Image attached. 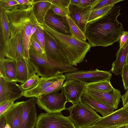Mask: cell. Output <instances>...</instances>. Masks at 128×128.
<instances>
[{
	"label": "cell",
	"instance_id": "cell-45",
	"mask_svg": "<svg viewBox=\"0 0 128 128\" xmlns=\"http://www.w3.org/2000/svg\"><path fill=\"white\" fill-rule=\"evenodd\" d=\"M70 4L72 5L78 6V0H70Z\"/></svg>",
	"mask_w": 128,
	"mask_h": 128
},
{
	"label": "cell",
	"instance_id": "cell-22",
	"mask_svg": "<svg viewBox=\"0 0 128 128\" xmlns=\"http://www.w3.org/2000/svg\"><path fill=\"white\" fill-rule=\"evenodd\" d=\"M82 97V102L95 110L96 112L100 113L103 117H105L114 111V108L106 106L84 92Z\"/></svg>",
	"mask_w": 128,
	"mask_h": 128
},
{
	"label": "cell",
	"instance_id": "cell-46",
	"mask_svg": "<svg viewBox=\"0 0 128 128\" xmlns=\"http://www.w3.org/2000/svg\"><path fill=\"white\" fill-rule=\"evenodd\" d=\"M118 128H128V125H125L124 126H120Z\"/></svg>",
	"mask_w": 128,
	"mask_h": 128
},
{
	"label": "cell",
	"instance_id": "cell-26",
	"mask_svg": "<svg viewBox=\"0 0 128 128\" xmlns=\"http://www.w3.org/2000/svg\"><path fill=\"white\" fill-rule=\"evenodd\" d=\"M86 84V88L97 91L109 92L114 88L110 81H104Z\"/></svg>",
	"mask_w": 128,
	"mask_h": 128
},
{
	"label": "cell",
	"instance_id": "cell-8",
	"mask_svg": "<svg viewBox=\"0 0 128 128\" xmlns=\"http://www.w3.org/2000/svg\"><path fill=\"white\" fill-rule=\"evenodd\" d=\"M36 128H76L68 117L61 112L42 113L38 116Z\"/></svg>",
	"mask_w": 128,
	"mask_h": 128
},
{
	"label": "cell",
	"instance_id": "cell-30",
	"mask_svg": "<svg viewBox=\"0 0 128 128\" xmlns=\"http://www.w3.org/2000/svg\"><path fill=\"white\" fill-rule=\"evenodd\" d=\"M33 35L43 52L45 53V39L44 31L40 25L37 26Z\"/></svg>",
	"mask_w": 128,
	"mask_h": 128
},
{
	"label": "cell",
	"instance_id": "cell-6",
	"mask_svg": "<svg viewBox=\"0 0 128 128\" xmlns=\"http://www.w3.org/2000/svg\"><path fill=\"white\" fill-rule=\"evenodd\" d=\"M36 98L38 107L46 112H61L66 109L65 106L68 101L62 86L49 93L40 95Z\"/></svg>",
	"mask_w": 128,
	"mask_h": 128
},
{
	"label": "cell",
	"instance_id": "cell-48",
	"mask_svg": "<svg viewBox=\"0 0 128 128\" xmlns=\"http://www.w3.org/2000/svg\"><path fill=\"white\" fill-rule=\"evenodd\" d=\"M126 64H128V53L126 57Z\"/></svg>",
	"mask_w": 128,
	"mask_h": 128
},
{
	"label": "cell",
	"instance_id": "cell-34",
	"mask_svg": "<svg viewBox=\"0 0 128 128\" xmlns=\"http://www.w3.org/2000/svg\"><path fill=\"white\" fill-rule=\"evenodd\" d=\"M122 0H99L92 8V10L98 9L111 4H115L117 3L123 1Z\"/></svg>",
	"mask_w": 128,
	"mask_h": 128
},
{
	"label": "cell",
	"instance_id": "cell-10",
	"mask_svg": "<svg viewBox=\"0 0 128 128\" xmlns=\"http://www.w3.org/2000/svg\"><path fill=\"white\" fill-rule=\"evenodd\" d=\"M24 92L16 82L10 81L0 76V104L8 100L21 98Z\"/></svg>",
	"mask_w": 128,
	"mask_h": 128
},
{
	"label": "cell",
	"instance_id": "cell-21",
	"mask_svg": "<svg viewBox=\"0 0 128 128\" xmlns=\"http://www.w3.org/2000/svg\"><path fill=\"white\" fill-rule=\"evenodd\" d=\"M16 61L5 58L0 59V76L10 81L16 82Z\"/></svg>",
	"mask_w": 128,
	"mask_h": 128
},
{
	"label": "cell",
	"instance_id": "cell-33",
	"mask_svg": "<svg viewBox=\"0 0 128 128\" xmlns=\"http://www.w3.org/2000/svg\"><path fill=\"white\" fill-rule=\"evenodd\" d=\"M52 4L64 10L68 15V8L70 0H47Z\"/></svg>",
	"mask_w": 128,
	"mask_h": 128
},
{
	"label": "cell",
	"instance_id": "cell-24",
	"mask_svg": "<svg viewBox=\"0 0 128 128\" xmlns=\"http://www.w3.org/2000/svg\"><path fill=\"white\" fill-rule=\"evenodd\" d=\"M0 49L4 46L10 37V32L8 24L5 13V10L0 3Z\"/></svg>",
	"mask_w": 128,
	"mask_h": 128
},
{
	"label": "cell",
	"instance_id": "cell-40",
	"mask_svg": "<svg viewBox=\"0 0 128 128\" xmlns=\"http://www.w3.org/2000/svg\"><path fill=\"white\" fill-rule=\"evenodd\" d=\"M31 45L34 49L38 52L41 54L44 53L43 52L39 44L33 34L30 38Z\"/></svg>",
	"mask_w": 128,
	"mask_h": 128
},
{
	"label": "cell",
	"instance_id": "cell-17",
	"mask_svg": "<svg viewBox=\"0 0 128 128\" xmlns=\"http://www.w3.org/2000/svg\"><path fill=\"white\" fill-rule=\"evenodd\" d=\"M66 18L57 15L51 10L48 12L45 18V21L47 25L58 32L72 36Z\"/></svg>",
	"mask_w": 128,
	"mask_h": 128
},
{
	"label": "cell",
	"instance_id": "cell-4",
	"mask_svg": "<svg viewBox=\"0 0 128 128\" xmlns=\"http://www.w3.org/2000/svg\"><path fill=\"white\" fill-rule=\"evenodd\" d=\"M29 55L30 63L36 74L41 77L49 78L60 73L72 72L78 70L74 66L52 63L45 53H39L32 45L29 49Z\"/></svg>",
	"mask_w": 128,
	"mask_h": 128
},
{
	"label": "cell",
	"instance_id": "cell-13",
	"mask_svg": "<svg viewBox=\"0 0 128 128\" xmlns=\"http://www.w3.org/2000/svg\"><path fill=\"white\" fill-rule=\"evenodd\" d=\"M45 53L50 60L57 65H70L69 62L52 39L44 31Z\"/></svg>",
	"mask_w": 128,
	"mask_h": 128
},
{
	"label": "cell",
	"instance_id": "cell-11",
	"mask_svg": "<svg viewBox=\"0 0 128 128\" xmlns=\"http://www.w3.org/2000/svg\"><path fill=\"white\" fill-rule=\"evenodd\" d=\"M37 98H31L24 101L22 116L17 128H34L38 116L36 107Z\"/></svg>",
	"mask_w": 128,
	"mask_h": 128
},
{
	"label": "cell",
	"instance_id": "cell-2",
	"mask_svg": "<svg viewBox=\"0 0 128 128\" xmlns=\"http://www.w3.org/2000/svg\"><path fill=\"white\" fill-rule=\"evenodd\" d=\"M33 0L25 8L4 9L10 31V38L17 34L21 35L24 57L27 60L29 59V49L31 45V30L34 27L40 25L34 12Z\"/></svg>",
	"mask_w": 128,
	"mask_h": 128
},
{
	"label": "cell",
	"instance_id": "cell-20",
	"mask_svg": "<svg viewBox=\"0 0 128 128\" xmlns=\"http://www.w3.org/2000/svg\"><path fill=\"white\" fill-rule=\"evenodd\" d=\"M65 76L60 73L51 77L46 78L42 77L37 85L30 90L24 91L23 96L26 98H37L47 87L60 79Z\"/></svg>",
	"mask_w": 128,
	"mask_h": 128
},
{
	"label": "cell",
	"instance_id": "cell-32",
	"mask_svg": "<svg viewBox=\"0 0 128 128\" xmlns=\"http://www.w3.org/2000/svg\"><path fill=\"white\" fill-rule=\"evenodd\" d=\"M66 79L65 76L56 81L47 87L40 95L49 93L61 88L64 82Z\"/></svg>",
	"mask_w": 128,
	"mask_h": 128
},
{
	"label": "cell",
	"instance_id": "cell-29",
	"mask_svg": "<svg viewBox=\"0 0 128 128\" xmlns=\"http://www.w3.org/2000/svg\"><path fill=\"white\" fill-rule=\"evenodd\" d=\"M114 5H109L98 9L92 10L90 14L88 22L104 14L114 7Z\"/></svg>",
	"mask_w": 128,
	"mask_h": 128
},
{
	"label": "cell",
	"instance_id": "cell-19",
	"mask_svg": "<svg viewBox=\"0 0 128 128\" xmlns=\"http://www.w3.org/2000/svg\"><path fill=\"white\" fill-rule=\"evenodd\" d=\"M24 101L17 102L14 104L3 115L6 124L11 128H17L21 120L23 110Z\"/></svg>",
	"mask_w": 128,
	"mask_h": 128
},
{
	"label": "cell",
	"instance_id": "cell-23",
	"mask_svg": "<svg viewBox=\"0 0 128 128\" xmlns=\"http://www.w3.org/2000/svg\"><path fill=\"white\" fill-rule=\"evenodd\" d=\"M34 12L40 24L45 22V18L52 3L47 0H33Z\"/></svg>",
	"mask_w": 128,
	"mask_h": 128
},
{
	"label": "cell",
	"instance_id": "cell-1",
	"mask_svg": "<svg viewBox=\"0 0 128 128\" xmlns=\"http://www.w3.org/2000/svg\"><path fill=\"white\" fill-rule=\"evenodd\" d=\"M120 6H114L104 14L88 22L84 34L91 46L112 45L124 31L117 18L120 14Z\"/></svg>",
	"mask_w": 128,
	"mask_h": 128
},
{
	"label": "cell",
	"instance_id": "cell-38",
	"mask_svg": "<svg viewBox=\"0 0 128 128\" xmlns=\"http://www.w3.org/2000/svg\"><path fill=\"white\" fill-rule=\"evenodd\" d=\"M55 14L67 18L68 16V13L62 8L52 4L50 10Z\"/></svg>",
	"mask_w": 128,
	"mask_h": 128
},
{
	"label": "cell",
	"instance_id": "cell-5",
	"mask_svg": "<svg viewBox=\"0 0 128 128\" xmlns=\"http://www.w3.org/2000/svg\"><path fill=\"white\" fill-rule=\"evenodd\" d=\"M66 109L70 113L69 118L76 128H86L94 125L102 118L82 101L73 104Z\"/></svg>",
	"mask_w": 128,
	"mask_h": 128
},
{
	"label": "cell",
	"instance_id": "cell-47",
	"mask_svg": "<svg viewBox=\"0 0 128 128\" xmlns=\"http://www.w3.org/2000/svg\"><path fill=\"white\" fill-rule=\"evenodd\" d=\"M4 128H11L9 124H6Z\"/></svg>",
	"mask_w": 128,
	"mask_h": 128
},
{
	"label": "cell",
	"instance_id": "cell-12",
	"mask_svg": "<svg viewBox=\"0 0 128 128\" xmlns=\"http://www.w3.org/2000/svg\"><path fill=\"white\" fill-rule=\"evenodd\" d=\"M84 92L95 100L114 109H116L118 108L122 96L120 92L114 88L109 92L97 91L86 88Z\"/></svg>",
	"mask_w": 128,
	"mask_h": 128
},
{
	"label": "cell",
	"instance_id": "cell-27",
	"mask_svg": "<svg viewBox=\"0 0 128 128\" xmlns=\"http://www.w3.org/2000/svg\"><path fill=\"white\" fill-rule=\"evenodd\" d=\"M66 19L72 36L79 40L86 41V39L84 34L68 16Z\"/></svg>",
	"mask_w": 128,
	"mask_h": 128
},
{
	"label": "cell",
	"instance_id": "cell-16",
	"mask_svg": "<svg viewBox=\"0 0 128 128\" xmlns=\"http://www.w3.org/2000/svg\"><path fill=\"white\" fill-rule=\"evenodd\" d=\"M128 102L122 108L96 122L94 125L109 126L118 124L128 125Z\"/></svg>",
	"mask_w": 128,
	"mask_h": 128
},
{
	"label": "cell",
	"instance_id": "cell-25",
	"mask_svg": "<svg viewBox=\"0 0 128 128\" xmlns=\"http://www.w3.org/2000/svg\"><path fill=\"white\" fill-rule=\"evenodd\" d=\"M128 53V46L124 48H119L116 54V58L112 64L110 71L116 76L121 74L124 66L126 64Z\"/></svg>",
	"mask_w": 128,
	"mask_h": 128
},
{
	"label": "cell",
	"instance_id": "cell-35",
	"mask_svg": "<svg viewBox=\"0 0 128 128\" xmlns=\"http://www.w3.org/2000/svg\"><path fill=\"white\" fill-rule=\"evenodd\" d=\"M122 78L123 86L124 90L128 88V64H126L124 66L121 74Z\"/></svg>",
	"mask_w": 128,
	"mask_h": 128
},
{
	"label": "cell",
	"instance_id": "cell-39",
	"mask_svg": "<svg viewBox=\"0 0 128 128\" xmlns=\"http://www.w3.org/2000/svg\"><path fill=\"white\" fill-rule=\"evenodd\" d=\"M99 0H78L79 6L82 7L92 6Z\"/></svg>",
	"mask_w": 128,
	"mask_h": 128
},
{
	"label": "cell",
	"instance_id": "cell-31",
	"mask_svg": "<svg viewBox=\"0 0 128 128\" xmlns=\"http://www.w3.org/2000/svg\"><path fill=\"white\" fill-rule=\"evenodd\" d=\"M0 2L5 10L24 8L28 6L20 4L16 0H0Z\"/></svg>",
	"mask_w": 128,
	"mask_h": 128
},
{
	"label": "cell",
	"instance_id": "cell-3",
	"mask_svg": "<svg viewBox=\"0 0 128 128\" xmlns=\"http://www.w3.org/2000/svg\"><path fill=\"white\" fill-rule=\"evenodd\" d=\"M40 25L44 31L52 39L70 65L76 66L78 64L83 61L91 46L89 43L73 36L61 33L45 22Z\"/></svg>",
	"mask_w": 128,
	"mask_h": 128
},
{
	"label": "cell",
	"instance_id": "cell-28",
	"mask_svg": "<svg viewBox=\"0 0 128 128\" xmlns=\"http://www.w3.org/2000/svg\"><path fill=\"white\" fill-rule=\"evenodd\" d=\"M37 74H35L32 76L25 83L20 85L22 89L24 91L32 89L38 84L42 79Z\"/></svg>",
	"mask_w": 128,
	"mask_h": 128
},
{
	"label": "cell",
	"instance_id": "cell-42",
	"mask_svg": "<svg viewBox=\"0 0 128 128\" xmlns=\"http://www.w3.org/2000/svg\"><path fill=\"white\" fill-rule=\"evenodd\" d=\"M121 98L122 101L123 106H124L128 102V88L125 93L122 96Z\"/></svg>",
	"mask_w": 128,
	"mask_h": 128
},
{
	"label": "cell",
	"instance_id": "cell-44",
	"mask_svg": "<svg viewBox=\"0 0 128 128\" xmlns=\"http://www.w3.org/2000/svg\"><path fill=\"white\" fill-rule=\"evenodd\" d=\"M20 4L28 6L32 2V0H16Z\"/></svg>",
	"mask_w": 128,
	"mask_h": 128
},
{
	"label": "cell",
	"instance_id": "cell-43",
	"mask_svg": "<svg viewBox=\"0 0 128 128\" xmlns=\"http://www.w3.org/2000/svg\"><path fill=\"white\" fill-rule=\"evenodd\" d=\"M6 124L5 118L3 115L0 116V128H4Z\"/></svg>",
	"mask_w": 128,
	"mask_h": 128
},
{
	"label": "cell",
	"instance_id": "cell-14",
	"mask_svg": "<svg viewBox=\"0 0 128 128\" xmlns=\"http://www.w3.org/2000/svg\"><path fill=\"white\" fill-rule=\"evenodd\" d=\"M92 6L82 7L70 4L68 16L84 33Z\"/></svg>",
	"mask_w": 128,
	"mask_h": 128
},
{
	"label": "cell",
	"instance_id": "cell-18",
	"mask_svg": "<svg viewBox=\"0 0 128 128\" xmlns=\"http://www.w3.org/2000/svg\"><path fill=\"white\" fill-rule=\"evenodd\" d=\"M16 82L22 84L36 73L29 61L25 58L16 61Z\"/></svg>",
	"mask_w": 128,
	"mask_h": 128
},
{
	"label": "cell",
	"instance_id": "cell-15",
	"mask_svg": "<svg viewBox=\"0 0 128 128\" xmlns=\"http://www.w3.org/2000/svg\"><path fill=\"white\" fill-rule=\"evenodd\" d=\"M86 84L73 80H66L62 85L68 102L73 104L81 101L86 88Z\"/></svg>",
	"mask_w": 128,
	"mask_h": 128
},
{
	"label": "cell",
	"instance_id": "cell-37",
	"mask_svg": "<svg viewBox=\"0 0 128 128\" xmlns=\"http://www.w3.org/2000/svg\"><path fill=\"white\" fill-rule=\"evenodd\" d=\"M15 100H8L0 104V116L3 115L14 104Z\"/></svg>",
	"mask_w": 128,
	"mask_h": 128
},
{
	"label": "cell",
	"instance_id": "cell-36",
	"mask_svg": "<svg viewBox=\"0 0 128 128\" xmlns=\"http://www.w3.org/2000/svg\"><path fill=\"white\" fill-rule=\"evenodd\" d=\"M120 48H124L128 46V31H124L119 39Z\"/></svg>",
	"mask_w": 128,
	"mask_h": 128
},
{
	"label": "cell",
	"instance_id": "cell-7",
	"mask_svg": "<svg viewBox=\"0 0 128 128\" xmlns=\"http://www.w3.org/2000/svg\"><path fill=\"white\" fill-rule=\"evenodd\" d=\"M66 80H73L86 84L104 81H110L112 74L109 71L98 69L86 70H77L64 74Z\"/></svg>",
	"mask_w": 128,
	"mask_h": 128
},
{
	"label": "cell",
	"instance_id": "cell-41",
	"mask_svg": "<svg viewBox=\"0 0 128 128\" xmlns=\"http://www.w3.org/2000/svg\"><path fill=\"white\" fill-rule=\"evenodd\" d=\"M125 125L124 124H118L109 126H103L101 125H93L86 128H118Z\"/></svg>",
	"mask_w": 128,
	"mask_h": 128
},
{
	"label": "cell",
	"instance_id": "cell-9",
	"mask_svg": "<svg viewBox=\"0 0 128 128\" xmlns=\"http://www.w3.org/2000/svg\"><path fill=\"white\" fill-rule=\"evenodd\" d=\"M5 57L16 61L24 58L20 34H17L10 38L3 47L0 49V59Z\"/></svg>",
	"mask_w": 128,
	"mask_h": 128
}]
</instances>
